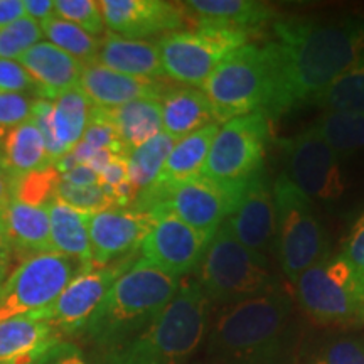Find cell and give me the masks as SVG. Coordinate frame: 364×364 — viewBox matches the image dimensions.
Listing matches in <instances>:
<instances>
[{
  "mask_svg": "<svg viewBox=\"0 0 364 364\" xmlns=\"http://www.w3.org/2000/svg\"><path fill=\"white\" fill-rule=\"evenodd\" d=\"M273 31L275 41L265 44L272 83L263 110L270 120L312 103L364 59V14L275 21Z\"/></svg>",
  "mask_w": 364,
  "mask_h": 364,
  "instance_id": "cell-1",
  "label": "cell"
},
{
  "mask_svg": "<svg viewBox=\"0 0 364 364\" xmlns=\"http://www.w3.org/2000/svg\"><path fill=\"white\" fill-rule=\"evenodd\" d=\"M299 321L284 290L221 307L209 322L211 364H292Z\"/></svg>",
  "mask_w": 364,
  "mask_h": 364,
  "instance_id": "cell-2",
  "label": "cell"
},
{
  "mask_svg": "<svg viewBox=\"0 0 364 364\" xmlns=\"http://www.w3.org/2000/svg\"><path fill=\"white\" fill-rule=\"evenodd\" d=\"M209 322L211 302L201 285L188 279L145 329L91 359L95 364H188L206 339Z\"/></svg>",
  "mask_w": 364,
  "mask_h": 364,
  "instance_id": "cell-3",
  "label": "cell"
},
{
  "mask_svg": "<svg viewBox=\"0 0 364 364\" xmlns=\"http://www.w3.org/2000/svg\"><path fill=\"white\" fill-rule=\"evenodd\" d=\"M181 282L140 258L112 285L80 338L97 353L125 343L164 311L174 299Z\"/></svg>",
  "mask_w": 364,
  "mask_h": 364,
  "instance_id": "cell-4",
  "label": "cell"
},
{
  "mask_svg": "<svg viewBox=\"0 0 364 364\" xmlns=\"http://www.w3.org/2000/svg\"><path fill=\"white\" fill-rule=\"evenodd\" d=\"M196 282L211 306L221 307L282 290L267 258L243 247L225 223L209 241Z\"/></svg>",
  "mask_w": 364,
  "mask_h": 364,
  "instance_id": "cell-5",
  "label": "cell"
},
{
  "mask_svg": "<svg viewBox=\"0 0 364 364\" xmlns=\"http://www.w3.org/2000/svg\"><path fill=\"white\" fill-rule=\"evenodd\" d=\"M275 199V250L284 275L295 282L307 268L329 258V240L312 201L284 172L272 184Z\"/></svg>",
  "mask_w": 364,
  "mask_h": 364,
  "instance_id": "cell-6",
  "label": "cell"
},
{
  "mask_svg": "<svg viewBox=\"0 0 364 364\" xmlns=\"http://www.w3.org/2000/svg\"><path fill=\"white\" fill-rule=\"evenodd\" d=\"M265 46L247 44L230 54L201 86L218 125L265 110L270 97Z\"/></svg>",
  "mask_w": 364,
  "mask_h": 364,
  "instance_id": "cell-7",
  "label": "cell"
},
{
  "mask_svg": "<svg viewBox=\"0 0 364 364\" xmlns=\"http://www.w3.org/2000/svg\"><path fill=\"white\" fill-rule=\"evenodd\" d=\"M294 285L299 307L316 324L354 327L364 322V295L341 253L307 268Z\"/></svg>",
  "mask_w": 364,
  "mask_h": 364,
  "instance_id": "cell-8",
  "label": "cell"
},
{
  "mask_svg": "<svg viewBox=\"0 0 364 364\" xmlns=\"http://www.w3.org/2000/svg\"><path fill=\"white\" fill-rule=\"evenodd\" d=\"M252 33L223 27H196L162 36L156 46L166 78L201 86L225 59L250 44Z\"/></svg>",
  "mask_w": 364,
  "mask_h": 364,
  "instance_id": "cell-9",
  "label": "cell"
},
{
  "mask_svg": "<svg viewBox=\"0 0 364 364\" xmlns=\"http://www.w3.org/2000/svg\"><path fill=\"white\" fill-rule=\"evenodd\" d=\"M88 268L56 252L27 258L0 284V322L51 307L70 282Z\"/></svg>",
  "mask_w": 364,
  "mask_h": 364,
  "instance_id": "cell-10",
  "label": "cell"
},
{
  "mask_svg": "<svg viewBox=\"0 0 364 364\" xmlns=\"http://www.w3.org/2000/svg\"><path fill=\"white\" fill-rule=\"evenodd\" d=\"M268 139L270 118L263 112L226 122L213 139L201 174L218 182L250 179L263 169Z\"/></svg>",
  "mask_w": 364,
  "mask_h": 364,
  "instance_id": "cell-11",
  "label": "cell"
},
{
  "mask_svg": "<svg viewBox=\"0 0 364 364\" xmlns=\"http://www.w3.org/2000/svg\"><path fill=\"white\" fill-rule=\"evenodd\" d=\"M280 147L285 157L284 174L311 201L332 203L343 198L346 182L341 171V157L314 125L282 140Z\"/></svg>",
  "mask_w": 364,
  "mask_h": 364,
  "instance_id": "cell-12",
  "label": "cell"
},
{
  "mask_svg": "<svg viewBox=\"0 0 364 364\" xmlns=\"http://www.w3.org/2000/svg\"><path fill=\"white\" fill-rule=\"evenodd\" d=\"M247 182L248 179L218 182L199 174L172 188L156 208L166 209L196 231L213 238L218 228L235 211Z\"/></svg>",
  "mask_w": 364,
  "mask_h": 364,
  "instance_id": "cell-13",
  "label": "cell"
},
{
  "mask_svg": "<svg viewBox=\"0 0 364 364\" xmlns=\"http://www.w3.org/2000/svg\"><path fill=\"white\" fill-rule=\"evenodd\" d=\"M135 263V255L107 267H91L63 290L51 307L38 314L51 324L63 339L80 336L112 285Z\"/></svg>",
  "mask_w": 364,
  "mask_h": 364,
  "instance_id": "cell-14",
  "label": "cell"
},
{
  "mask_svg": "<svg viewBox=\"0 0 364 364\" xmlns=\"http://www.w3.org/2000/svg\"><path fill=\"white\" fill-rule=\"evenodd\" d=\"M149 213L152 226L140 245L142 260L176 279L198 270L213 238L196 231L166 209L154 208Z\"/></svg>",
  "mask_w": 364,
  "mask_h": 364,
  "instance_id": "cell-15",
  "label": "cell"
},
{
  "mask_svg": "<svg viewBox=\"0 0 364 364\" xmlns=\"http://www.w3.org/2000/svg\"><path fill=\"white\" fill-rule=\"evenodd\" d=\"M105 26L110 33L125 39L144 41L152 36H166L189 26L182 2L164 0H102Z\"/></svg>",
  "mask_w": 364,
  "mask_h": 364,
  "instance_id": "cell-16",
  "label": "cell"
},
{
  "mask_svg": "<svg viewBox=\"0 0 364 364\" xmlns=\"http://www.w3.org/2000/svg\"><path fill=\"white\" fill-rule=\"evenodd\" d=\"M152 226V215L135 208H108L90 216L93 267H107L135 255Z\"/></svg>",
  "mask_w": 364,
  "mask_h": 364,
  "instance_id": "cell-17",
  "label": "cell"
},
{
  "mask_svg": "<svg viewBox=\"0 0 364 364\" xmlns=\"http://www.w3.org/2000/svg\"><path fill=\"white\" fill-rule=\"evenodd\" d=\"M275 199L265 171H258L247 182L240 203L225 225L243 247L265 257L275 250Z\"/></svg>",
  "mask_w": 364,
  "mask_h": 364,
  "instance_id": "cell-18",
  "label": "cell"
},
{
  "mask_svg": "<svg viewBox=\"0 0 364 364\" xmlns=\"http://www.w3.org/2000/svg\"><path fill=\"white\" fill-rule=\"evenodd\" d=\"M80 90L91 107L117 108L136 100H161L167 86L159 80L134 78L98 63H90L83 66Z\"/></svg>",
  "mask_w": 364,
  "mask_h": 364,
  "instance_id": "cell-19",
  "label": "cell"
},
{
  "mask_svg": "<svg viewBox=\"0 0 364 364\" xmlns=\"http://www.w3.org/2000/svg\"><path fill=\"white\" fill-rule=\"evenodd\" d=\"M16 61L38 85L39 98L53 102L68 91L80 88L85 65L51 43L41 41Z\"/></svg>",
  "mask_w": 364,
  "mask_h": 364,
  "instance_id": "cell-20",
  "label": "cell"
},
{
  "mask_svg": "<svg viewBox=\"0 0 364 364\" xmlns=\"http://www.w3.org/2000/svg\"><path fill=\"white\" fill-rule=\"evenodd\" d=\"M63 341L38 312L0 322V364H36L54 344Z\"/></svg>",
  "mask_w": 364,
  "mask_h": 364,
  "instance_id": "cell-21",
  "label": "cell"
},
{
  "mask_svg": "<svg viewBox=\"0 0 364 364\" xmlns=\"http://www.w3.org/2000/svg\"><path fill=\"white\" fill-rule=\"evenodd\" d=\"M189 24L196 27H223L253 33L272 19L275 11L257 0H188L182 2Z\"/></svg>",
  "mask_w": 364,
  "mask_h": 364,
  "instance_id": "cell-22",
  "label": "cell"
},
{
  "mask_svg": "<svg viewBox=\"0 0 364 364\" xmlns=\"http://www.w3.org/2000/svg\"><path fill=\"white\" fill-rule=\"evenodd\" d=\"M4 233L12 255H16L22 262L36 255L54 252L46 204L33 206L12 198L4 220Z\"/></svg>",
  "mask_w": 364,
  "mask_h": 364,
  "instance_id": "cell-23",
  "label": "cell"
},
{
  "mask_svg": "<svg viewBox=\"0 0 364 364\" xmlns=\"http://www.w3.org/2000/svg\"><path fill=\"white\" fill-rule=\"evenodd\" d=\"M91 110L115 129L125 156L162 132L159 100H136L117 108L91 107Z\"/></svg>",
  "mask_w": 364,
  "mask_h": 364,
  "instance_id": "cell-24",
  "label": "cell"
},
{
  "mask_svg": "<svg viewBox=\"0 0 364 364\" xmlns=\"http://www.w3.org/2000/svg\"><path fill=\"white\" fill-rule=\"evenodd\" d=\"M95 63L134 78L159 80L164 76L156 44L149 41L125 39L113 33L102 38Z\"/></svg>",
  "mask_w": 364,
  "mask_h": 364,
  "instance_id": "cell-25",
  "label": "cell"
},
{
  "mask_svg": "<svg viewBox=\"0 0 364 364\" xmlns=\"http://www.w3.org/2000/svg\"><path fill=\"white\" fill-rule=\"evenodd\" d=\"M159 102H161L162 130L176 142L209 124H216L211 105L201 90L189 88V86L167 88Z\"/></svg>",
  "mask_w": 364,
  "mask_h": 364,
  "instance_id": "cell-26",
  "label": "cell"
},
{
  "mask_svg": "<svg viewBox=\"0 0 364 364\" xmlns=\"http://www.w3.org/2000/svg\"><path fill=\"white\" fill-rule=\"evenodd\" d=\"M46 206L54 252L75 258L86 267H93L88 231L90 213L78 211L58 198H53Z\"/></svg>",
  "mask_w": 364,
  "mask_h": 364,
  "instance_id": "cell-27",
  "label": "cell"
},
{
  "mask_svg": "<svg viewBox=\"0 0 364 364\" xmlns=\"http://www.w3.org/2000/svg\"><path fill=\"white\" fill-rule=\"evenodd\" d=\"M0 156L6 162L12 184L27 174L54 166L48 156L43 135L33 120L26 122L4 136Z\"/></svg>",
  "mask_w": 364,
  "mask_h": 364,
  "instance_id": "cell-28",
  "label": "cell"
},
{
  "mask_svg": "<svg viewBox=\"0 0 364 364\" xmlns=\"http://www.w3.org/2000/svg\"><path fill=\"white\" fill-rule=\"evenodd\" d=\"M91 103L83 91L75 88L53 100L51 124L56 140L59 159L70 154L83 136L90 120Z\"/></svg>",
  "mask_w": 364,
  "mask_h": 364,
  "instance_id": "cell-29",
  "label": "cell"
},
{
  "mask_svg": "<svg viewBox=\"0 0 364 364\" xmlns=\"http://www.w3.org/2000/svg\"><path fill=\"white\" fill-rule=\"evenodd\" d=\"M174 145L176 140L162 130L154 139L129 152V182L136 193L147 189L157 179Z\"/></svg>",
  "mask_w": 364,
  "mask_h": 364,
  "instance_id": "cell-30",
  "label": "cell"
},
{
  "mask_svg": "<svg viewBox=\"0 0 364 364\" xmlns=\"http://www.w3.org/2000/svg\"><path fill=\"white\" fill-rule=\"evenodd\" d=\"M314 129L339 157L364 149V113H324Z\"/></svg>",
  "mask_w": 364,
  "mask_h": 364,
  "instance_id": "cell-31",
  "label": "cell"
},
{
  "mask_svg": "<svg viewBox=\"0 0 364 364\" xmlns=\"http://www.w3.org/2000/svg\"><path fill=\"white\" fill-rule=\"evenodd\" d=\"M311 105L324 108L326 113H364V59Z\"/></svg>",
  "mask_w": 364,
  "mask_h": 364,
  "instance_id": "cell-32",
  "label": "cell"
},
{
  "mask_svg": "<svg viewBox=\"0 0 364 364\" xmlns=\"http://www.w3.org/2000/svg\"><path fill=\"white\" fill-rule=\"evenodd\" d=\"M41 26H43L44 38H48L49 43L78 59L81 65H90V63L97 61L102 39L95 38L81 27L59 19L56 16Z\"/></svg>",
  "mask_w": 364,
  "mask_h": 364,
  "instance_id": "cell-33",
  "label": "cell"
},
{
  "mask_svg": "<svg viewBox=\"0 0 364 364\" xmlns=\"http://www.w3.org/2000/svg\"><path fill=\"white\" fill-rule=\"evenodd\" d=\"M43 38V26L39 22L27 16L21 17L0 29V58L16 61Z\"/></svg>",
  "mask_w": 364,
  "mask_h": 364,
  "instance_id": "cell-34",
  "label": "cell"
},
{
  "mask_svg": "<svg viewBox=\"0 0 364 364\" xmlns=\"http://www.w3.org/2000/svg\"><path fill=\"white\" fill-rule=\"evenodd\" d=\"M59 181H61V174L54 166L33 172L14 181V198L33 206H44L53 198H56Z\"/></svg>",
  "mask_w": 364,
  "mask_h": 364,
  "instance_id": "cell-35",
  "label": "cell"
},
{
  "mask_svg": "<svg viewBox=\"0 0 364 364\" xmlns=\"http://www.w3.org/2000/svg\"><path fill=\"white\" fill-rule=\"evenodd\" d=\"M54 14L59 19L81 27L95 38L105 31L102 9L97 0H54Z\"/></svg>",
  "mask_w": 364,
  "mask_h": 364,
  "instance_id": "cell-36",
  "label": "cell"
},
{
  "mask_svg": "<svg viewBox=\"0 0 364 364\" xmlns=\"http://www.w3.org/2000/svg\"><path fill=\"white\" fill-rule=\"evenodd\" d=\"M56 198L61 199L63 203L70 204L71 208L83 213H90V215H95V213L105 211V209L115 206L112 199L107 196V193H105L102 184L71 186L59 181L56 188Z\"/></svg>",
  "mask_w": 364,
  "mask_h": 364,
  "instance_id": "cell-37",
  "label": "cell"
},
{
  "mask_svg": "<svg viewBox=\"0 0 364 364\" xmlns=\"http://www.w3.org/2000/svg\"><path fill=\"white\" fill-rule=\"evenodd\" d=\"M309 364H364V338L339 336L327 341Z\"/></svg>",
  "mask_w": 364,
  "mask_h": 364,
  "instance_id": "cell-38",
  "label": "cell"
},
{
  "mask_svg": "<svg viewBox=\"0 0 364 364\" xmlns=\"http://www.w3.org/2000/svg\"><path fill=\"white\" fill-rule=\"evenodd\" d=\"M34 100L27 95L0 93V139L31 120Z\"/></svg>",
  "mask_w": 364,
  "mask_h": 364,
  "instance_id": "cell-39",
  "label": "cell"
},
{
  "mask_svg": "<svg viewBox=\"0 0 364 364\" xmlns=\"http://www.w3.org/2000/svg\"><path fill=\"white\" fill-rule=\"evenodd\" d=\"M80 142L90 145L95 150H112L113 154H124L120 140H118L117 132L107 120L100 118L93 110H90V120L86 130Z\"/></svg>",
  "mask_w": 364,
  "mask_h": 364,
  "instance_id": "cell-40",
  "label": "cell"
},
{
  "mask_svg": "<svg viewBox=\"0 0 364 364\" xmlns=\"http://www.w3.org/2000/svg\"><path fill=\"white\" fill-rule=\"evenodd\" d=\"M341 255L348 262L354 280H356L359 290L364 295V215L354 223Z\"/></svg>",
  "mask_w": 364,
  "mask_h": 364,
  "instance_id": "cell-41",
  "label": "cell"
},
{
  "mask_svg": "<svg viewBox=\"0 0 364 364\" xmlns=\"http://www.w3.org/2000/svg\"><path fill=\"white\" fill-rule=\"evenodd\" d=\"M0 93H34L39 98L38 85L31 78L29 73L17 61L0 58Z\"/></svg>",
  "mask_w": 364,
  "mask_h": 364,
  "instance_id": "cell-42",
  "label": "cell"
},
{
  "mask_svg": "<svg viewBox=\"0 0 364 364\" xmlns=\"http://www.w3.org/2000/svg\"><path fill=\"white\" fill-rule=\"evenodd\" d=\"M36 364H95L80 346L70 341H59Z\"/></svg>",
  "mask_w": 364,
  "mask_h": 364,
  "instance_id": "cell-43",
  "label": "cell"
},
{
  "mask_svg": "<svg viewBox=\"0 0 364 364\" xmlns=\"http://www.w3.org/2000/svg\"><path fill=\"white\" fill-rule=\"evenodd\" d=\"M129 181V159L124 154H115L108 166L100 172V184L117 188Z\"/></svg>",
  "mask_w": 364,
  "mask_h": 364,
  "instance_id": "cell-44",
  "label": "cell"
},
{
  "mask_svg": "<svg viewBox=\"0 0 364 364\" xmlns=\"http://www.w3.org/2000/svg\"><path fill=\"white\" fill-rule=\"evenodd\" d=\"M61 182L71 186H95L100 184V176L85 164H78L65 174H61Z\"/></svg>",
  "mask_w": 364,
  "mask_h": 364,
  "instance_id": "cell-45",
  "label": "cell"
},
{
  "mask_svg": "<svg viewBox=\"0 0 364 364\" xmlns=\"http://www.w3.org/2000/svg\"><path fill=\"white\" fill-rule=\"evenodd\" d=\"M14 198V184L9 174L6 162H4L2 156H0V230L4 231V220H6V211L9 203ZM6 235V233H4Z\"/></svg>",
  "mask_w": 364,
  "mask_h": 364,
  "instance_id": "cell-46",
  "label": "cell"
},
{
  "mask_svg": "<svg viewBox=\"0 0 364 364\" xmlns=\"http://www.w3.org/2000/svg\"><path fill=\"white\" fill-rule=\"evenodd\" d=\"M26 16L34 19L39 24L53 19L54 14V0H24Z\"/></svg>",
  "mask_w": 364,
  "mask_h": 364,
  "instance_id": "cell-47",
  "label": "cell"
},
{
  "mask_svg": "<svg viewBox=\"0 0 364 364\" xmlns=\"http://www.w3.org/2000/svg\"><path fill=\"white\" fill-rule=\"evenodd\" d=\"M21 17H26L24 2L21 0H0V29Z\"/></svg>",
  "mask_w": 364,
  "mask_h": 364,
  "instance_id": "cell-48",
  "label": "cell"
},
{
  "mask_svg": "<svg viewBox=\"0 0 364 364\" xmlns=\"http://www.w3.org/2000/svg\"><path fill=\"white\" fill-rule=\"evenodd\" d=\"M11 247H9V241L6 238V235H4V231L0 230V284L7 279L9 268H11Z\"/></svg>",
  "mask_w": 364,
  "mask_h": 364,
  "instance_id": "cell-49",
  "label": "cell"
}]
</instances>
